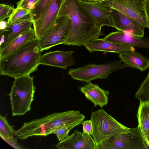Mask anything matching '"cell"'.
Returning <instances> with one entry per match:
<instances>
[{"label": "cell", "instance_id": "cell-1", "mask_svg": "<svg viewBox=\"0 0 149 149\" xmlns=\"http://www.w3.org/2000/svg\"><path fill=\"white\" fill-rule=\"evenodd\" d=\"M63 16L69 19L68 35L65 45L84 46L101 35V29L93 22L79 0H63L57 18Z\"/></svg>", "mask_w": 149, "mask_h": 149}, {"label": "cell", "instance_id": "cell-2", "mask_svg": "<svg viewBox=\"0 0 149 149\" xmlns=\"http://www.w3.org/2000/svg\"><path fill=\"white\" fill-rule=\"evenodd\" d=\"M85 118L79 111L70 110L55 112L38 119L25 123L16 131L15 135L20 140L33 136H46L51 132L63 126H74L82 124Z\"/></svg>", "mask_w": 149, "mask_h": 149}, {"label": "cell", "instance_id": "cell-3", "mask_svg": "<svg viewBox=\"0 0 149 149\" xmlns=\"http://www.w3.org/2000/svg\"><path fill=\"white\" fill-rule=\"evenodd\" d=\"M41 52L38 40L28 42L0 60V75L14 78L30 75L38 70Z\"/></svg>", "mask_w": 149, "mask_h": 149}, {"label": "cell", "instance_id": "cell-4", "mask_svg": "<svg viewBox=\"0 0 149 149\" xmlns=\"http://www.w3.org/2000/svg\"><path fill=\"white\" fill-rule=\"evenodd\" d=\"M36 87L30 75L15 78L9 94L12 116H22L31 109Z\"/></svg>", "mask_w": 149, "mask_h": 149}, {"label": "cell", "instance_id": "cell-5", "mask_svg": "<svg viewBox=\"0 0 149 149\" xmlns=\"http://www.w3.org/2000/svg\"><path fill=\"white\" fill-rule=\"evenodd\" d=\"M90 120L93 127L91 135L96 145L105 138L129 131V128L119 122L102 109L92 112Z\"/></svg>", "mask_w": 149, "mask_h": 149}, {"label": "cell", "instance_id": "cell-6", "mask_svg": "<svg viewBox=\"0 0 149 149\" xmlns=\"http://www.w3.org/2000/svg\"><path fill=\"white\" fill-rule=\"evenodd\" d=\"M126 67H129L120 60L103 64H89L77 68L71 69L68 73L74 80L88 83L96 79H107L113 72Z\"/></svg>", "mask_w": 149, "mask_h": 149}, {"label": "cell", "instance_id": "cell-7", "mask_svg": "<svg viewBox=\"0 0 149 149\" xmlns=\"http://www.w3.org/2000/svg\"><path fill=\"white\" fill-rule=\"evenodd\" d=\"M149 147L137 126L127 132L110 136L97 145V149H147Z\"/></svg>", "mask_w": 149, "mask_h": 149}, {"label": "cell", "instance_id": "cell-8", "mask_svg": "<svg viewBox=\"0 0 149 149\" xmlns=\"http://www.w3.org/2000/svg\"><path fill=\"white\" fill-rule=\"evenodd\" d=\"M101 2L107 8L116 9L132 19L143 31L147 27L145 0H102Z\"/></svg>", "mask_w": 149, "mask_h": 149}, {"label": "cell", "instance_id": "cell-9", "mask_svg": "<svg viewBox=\"0 0 149 149\" xmlns=\"http://www.w3.org/2000/svg\"><path fill=\"white\" fill-rule=\"evenodd\" d=\"M69 26V19L68 16L58 17L52 27L38 40L40 51L47 50L54 46L63 44L68 36Z\"/></svg>", "mask_w": 149, "mask_h": 149}, {"label": "cell", "instance_id": "cell-10", "mask_svg": "<svg viewBox=\"0 0 149 149\" xmlns=\"http://www.w3.org/2000/svg\"><path fill=\"white\" fill-rule=\"evenodd\" d=\"M63 1L52 0L41 17L33 21L37 40L41 39L54 25Z\"/></svg>", "mask_w": 149, "mask_h": 149}, {"label": "cell", "instance_id": "cell-11", "mask_svg": "<svg viewBox=\"0 0 149 149\" xmlns=\"http://www.w3.org/2000/svg\"><path fill=\"white\" fill-rule=\"evenodd\" d=\"M82 7L96 25L100 29L103 26L114 28V24L109 9L101 1L90 2L80 1Z\"/></svg>", "mask_w": 149, "mask_h": 149}, {"label": "cell", "instance_id": "cell-12", "mask_svg": "<svg viewBox=\"0 0 149 149\" xmlns=\"http://www.w3.org/2000/svg\"><path fill=\"white\" fill-rule=\"evenodd\" d=\"M33 20L30 15L14 24L8 25L0 31V50L6 46L14 39L22 33L32 28Z\"/></svg>", "mask_w": 149, "mask_h": 149}, {"label": "cell", "instance_id": "cell-13", "mask_svg": "<svg viewBox=\"0 0 149 149\" xmlns=\"http://www.w3.org/2000/svg\"><path fill=\"white\" fill-rule=\"evenodd\" d=\"M108 9L113 19L114 28L117 30L135 36L144 37V31L133 19L116 9Z\"/></svg>", "mask_w": 149, "mask_h": 149}, {"label": "cell", "instance_id": "cell-14", "mask_svg": "<svg viewBox=\"0 0 149 149\" xmlns=\"http://www.w3.org/2000/svg\"><path fill=\"white\" fill-rule=\"evenodd\" d=\"M56 147L60 149H97L96 144L90 134L77 130Z\"/></svg>", "mask_w": 149, "mask_h": 149}, {"label": "cell", "instance_id": "cell-15", "mask_svg": "<svg viewBox=\"0 0 149 149\" xmlns=\"http://www.w3.org/2000/svg\"><path fill=\"white\" fill-rule=\"evenodd\" d=\"M74 52L56 50L46 53L41 55L39 64L66 69L68 66L75 63L74 59L71 57Z\"/></svg>", "mask_w": 149, "mask_h": 149}, {"label": "cell", "instance_id": "cell-16", "mask_svg": "<svg viewBox=\"0 0 149 149\" xmlns=\"http://www.w3.org/2000/svg\"><path fill=\"white\" fill-rule=\"evenodd\" d=\"M103 39L112 42L134 47L149 49V38L135 36L120 31L111 32Z\"/></svg>", "mask_w": 149, "mask_h": 149}, {"label": "cell", "instance_id": "cell-17", "mask_svg": "<svg viewBox=\"0 0 149 149\" xmlns=\"http://www.w3.org/2000/svg\"><path fill=\"white\" fill-rule=\"evenodd\" d=\"M79 89L86 98L91 101L95 107L98 106L102 108L107 104L109 92L102 89L97 84L90 82Z\"/></svg>", "mask_w": 149, "mask_h": 149}, {"label": "cell", "instance_id": "cell-18", "mask_svg": "<svg viewBox=\"0 0 149 149\" xmlns=\"http://www.w3.org/2000/svg\"><path fill=\"white\" fill-rule=\"evenodd\" d=\"M84 46L90 52L103 51L118 54L128 50H135L134 47L110 42L99 38L93 40Z\"/></svg>", "mask_w": 149, "mask_h": 149}, {"label": "cell", "instance_id": "cell-19", "mask_svg": "<svg viewBox=\"0 0 149 149\" xmlns=\"http://www.w3.org/2000/svg\"><path fill=\"white\" fill-rule=\"evenodd\" d=\"M121 60L129 67L143 71L149 69V58L135 50H128L120 53Z\"/></svg>", "mask_w": 149, "mask_h": 149}, {"label": "cell", "instance_id": "cell-20", "mask_svg": "<svg viewBox=\"0 0 149 149\" xmlns=\"http://www.w3.org/2000/svg\"><path fill=\"white\" fill-rule=\"evenodd\" d=\"M36 39L34 30L32 28L22 33L6 46L0 50V60L18 49L25 44Z\"/></svg>", "mask_w": 149, "mask_h": 149}, {"label": "cell", "instance_id": "cell-21", "mask_svg": "<svg viewBox=\"0 0 149 149\" xmlns=\"http://www.w3.org/2000/svg\"><path fill=\"white\" fill-rule=\"evenodd\" d=\"M137 116L138 127L149 148V102H140Z\"/></svg>", "mask_w": 149, "mask_h": 149}, {"label": "cell", "instance_id": "cell-22", "mask_svg": "<svg viewBox=\"0 0 149 149\" xmlns=\"http://www.w3.org/2000/svg\"><path fill=\"white\" fill-rule=\"evenodd\" d=\"M5 116L0 115V136L4 141L15 148H20L17 146V141L13 136L15 133L13 127L8 123Z\"/></svg>", "mask_w": 149, "mask_h": 149}, {"label": "cell", "instance_id": "cell-23", "mask_svg": "<svg viewBox=\"0 0 149 149\" xmlns=\"http://www.w3.org/2000/svg\"><path fill=\"white\" fill-rule=\"evenodd\" d=\"M140 102H149V72L135 94Z\"/></svg>", "mask_w": 149, "mask_h": 149}, {"label": "cell", "instance_id": "cell-24", "mask_svg": "<svg viewBox=\"0 0 149 149\" xmlns=\"http://www.w3.org/2000/svg\"><path fill=\"white\" fill-rule=\"evenodd\" d=\"M52 0H39L30 10V15L33 21L40 18L45 11Z\"/></svg>", "mask_w": 149, "mask_h": 149}, {"label": "cell", "instance_id": "cell-25", "mask_svg": "<svg viewBox=\"0 0 149 149\" xmlns=\"http://www.w3.org/2000/svg\"><path fill=\"white\" fill-rule=\"evenodd\" d=\"M30 10L24 8H16L7 20L8 25L14 24L30 14Z\"/></svg>", "mask_w": 149, "mask_h": 149}, {"label": "cell", "instance_id": "cell-26", "mask_svg": "<svg viewBox=\"0 0 149 149\" xmlns=\"http://www.w3.org/2000/svg\"><path fill=\"white\" fill-rule=\"evenodd\" d=\"M75 127L74 126L61 127L52 131L50 134H55L59 141L61 142L65 140L69 136V132Z\"/></svg>", "mask_w": 149, "mask_h": 149}, {"label": "cell", "instance_id": "cell-27", "mask_svg": "<svg viewBox=\"0 0 149 149\" xmlns=\"http://www.w3.org/2000/svg\"><path fill=\"white\" fill-rule=\"evenodd\" d=\"M13 6L5 4H0V21H4L9 18L15 11Z\"/></svg>", "mask_w": 149, "mask_h": 149}, {"label": "cell", "instance_id": "cell-28", "mask_svg": "<svg viewBox=\"0 0 149 149\" xmlns=\"http://www.w3.org/2000/svg\"><path fill=\"white\" fill-rule=\"evenodd\" d=\"M39 0H20L17 3V8H24L30 10L34 7L35 4Z\"/></svg>", "mask_w": 149, "mask_h": 149}, {"label": "cell", "instance_id": "cell-29", "mask_svg": "<svg viewBox=\"0 0 149 149\" xmlns=\"http://www.w3.org/2000/svg\"><path fill=\"white\" fill-rule=\"evenodd\" d=\"M82 124L83 132L91 135L93 132V125L91 120H85L83 121Z\"/></svg>", "mask_w": 149, "mask_h": 149}, {"label": "cell", "instance_id": "cell-30", "mask_svg": "<svg viewBox=\"0 0 149 149\" xmlns=\"http://www.w3.org/2000/svg\"><path fill=\"white\" fill-rule=\"evenodd\" d=\"M144 10L146 15L147 28L149 29V0H145Z\"/></svg>", "mask_w": 149, "mask_h": 149}, {"label": "cell", "instance_id": "cell-31", "mask_svg": "<svg viewBox=\"0 0 149 149\" xmlns=\"http://www.w3.org/2000/svg\"><path fill=\"white\" fill-rule=\"evenodd\" d=\"M7 20L0 21V30L5 29L8 26Z\"/></svg>", "mask_w": 149, "mask_h": 149}, {"label": "cell", "instance_id": "cell-32", "mask_svg": "<svg viewBox=\"0 0 149 149\" xmlns=\"http://www.w3.org/2000/svg\"><path fill=\"white\" fill-rule=\"evenodd\" d=\"M80 1L86 2H96L102 1V0H79Z\"/></svg>", "mask_w": 149, "mask_h": 149}]
</instances>
